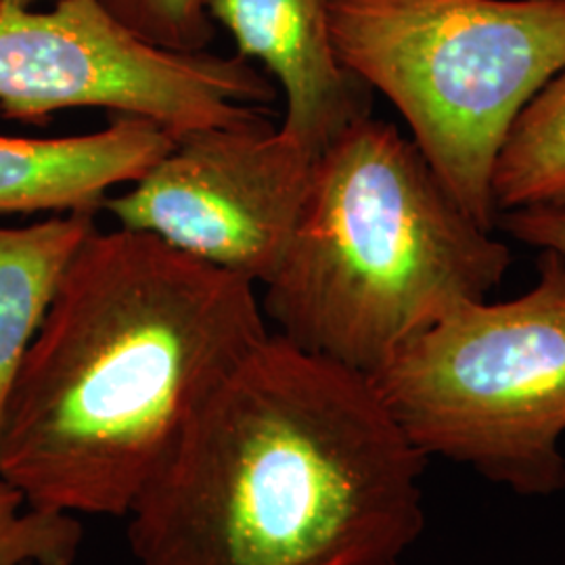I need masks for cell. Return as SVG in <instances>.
Listing matches in <instances>:
<instances>
[{"instance_id": "9", "label": "cell", "mask_w": 565, "mask_h": 565, "mask_svg": "<svg viewBox=\"0 0 565 565\" xmlns=\"http://www.w3.org/2000/svg\"><path fill=\"white\" fill-rule=\"evenodd\" d=\"M172 145L160 126L128 116L76 137L0 135V214L99 212L116 186L139 181Z\"/></svg>"}, {"instance_id": "13", "label": "cell", "mask_w": 565, "mask_h": 565, "mask_svg": "<svg viewBox=\"0 0 565 565\" xmlns=\"http://www.w3.org/2000/svg\"><path fill=\"white\" fill-rule=\"evenodd\" d=\"M145 41L170 51L200 53L212 39L210 0H99Z\"/></svg>"}, {"instance_id": "2", "label": "cell", "mask_w": 565, "mask_h": 565, "mask_svg": "<svg viewBox=\"0 0 565 565\" xmlns=\"http://www.w3.org/2000/svg\"><path fill=\"white\" fill-rule=\"evenodd\" d=\"M427 457L369 375L268 333L124 518L132 565H401Z\"/></svg>"}, {"instance_id": "8", "label": "cell", "mask_w": 565, "mask_h": 565, "mask_svg": "<svg viewBox=\"0 0 565 565\" xmlns=\"http://www.w3.org/2000/svg\"><path fill=\"white\" fill-rule=\"evenodd\" d=\"M333 0H210L207 11L279 86L281 128L321 153L352 121L369 116V88L343 67L331 41Z\"/></svg>"}, {"instance_id": "7", "label": "cell", "mask_w": 565, "mask_h": 565, "mask_svg": "<svg viewBox=\"0 0 565 565\" xmlns=\"http://www.w3.org/2000/svg\"><path fill=\"white\" fill-rule=\"evenodd\" d=\"M319 153L264 118L174 139L139 181L107 195L121 228L264 285L300 218Z\"/></svg>"}, {"instance_id": "10", "label": "cell", "mask_w": 565, "mask_h": 565, "mask_svg": "<svg viewBox=\"0 0 565 565\" xmlns=\"http://www.w3.org/2000/svg\"><path fill=\"white\" fill-rule=\"evenodd\" d=\"M95 228L97 212H65L28 226H0V422L61 279Z\"/></svg>"}, {"instance_id": "4", "label": "cell", "mask_w": 565, "mask_h": 565, "mask_svg": "<svg viewBox=\"0 0 565 565\" xmlns=\"http://www.w3.org/2000/svg\"><path fill=\"white\" fill-rule=\"evenodd\" d=\"M343 67L382 93L452 198L486 226L520 111L565 67V0H333Z\"/></svg>"}, {"instance_id": "11", "label": "cell", "mask_w": 565, "mask_h": 565, "mask_svg": "<svg viewBox=\"0 0 565 565\" xmlns=\"http://www.w3.org/2000/svg\"><path fill=\"white\" fill-rule=\"evenodd\" d=\"M499 216L524 207L565 210V67L513 121L492 172Z\"/></svg>"}, {"instance_id": "14", "label": "cell", "mask_w": 565, "mask_h": 565, "mask_svg": "<svg viewBox=\"0 0 565 565\" xmlns=\"http://www.w3.org/2000/svg\"><path fill=\"white\" fill-rule=\"evenodd\" d=\"M497 226L518 242L557 254L565 263V210L562 207H524L503 212Z\"/></svg>"}, {"instance_id": "1", "label": "cell", "mask_w": 565, "mask_h": 565, "mask_svg": "<svg viewBox=\"0 0 565 565\" xmlns=\"http://www.w3.org/2000/svg\"><path fill=\"white\" fill-rule=\"evenodd\" d=\"M252 281L99 226L67 266L0 422V478L49 513L126 518L270 333Z\"/></svg>"}, {"instance_id": "3", "label": "cell", "mask_w": 565, "mask_h": 565, "mask_svg": "<svg viewBox=\"0 0 565 565\" xmlns=\"http://www.w3.org/2000/svg\"><path fill=\"white\" fill-rule=\"evenodd\" d=\"M509 266L415 142L369 114L319 153L260 303L287 342L373 375L450 308L486 300Z\"/></svg>"}, {"instance_id": "15", "label": "cell", "mask_w": 565, "mask_h": 565, "mask_svg": "<svg viewBox=\"0 0 565 565\" xmlns=\"http://www.w3.org/2000/svg\"><path fill=\"white\" fill-rule=\"evenodd\" d=\"M36 2H42V0H0V9L2 7H34ZM51 2H55V0H51Z\"/></svg>"}, {"instance_id": "6", "label": "cell", "mask_w": 565, "mask_h": 565, "mask_svg": "<svg viewBox=\"0 0 565 565\" xmlns=\"http://www.w3.org/2000/svg\"><path fill=\"white\" fill-rule=\"evenodd\" d=\"M277 88L252 61L145 41L99 0L0 9V111L44 121L107 109L186 132L264 118Z\"/></svg>"}, {"instance_id": "12", "label": "cell", "mask_w": 565, "mask_h": 565, "mask_svg": "<svg viewBox=\"0 0 565 565\" xmlns=\"http://www.w3.org/2000/svg\"><path fill=\"white\" fill-rule=\"evenodd\" d=\"M82 539L78 518L28 505L0 478V565H76Z\"/></svg>"}, {"instance_id": "5", "label": "cell", "mask_w": 565, "mask_h": 565, "mask_svg": "<svg viewBox=\"0 0 565 565\" xmlns=\"http://www.w3.org/2000/svg\"><path fill=\"white\" fill-rule=\"evenodd\" d=\"M385 408L425 457L465 465L520 497L565 490V263L509 302L450 308L373 375Z\"/></svg>"}]
</instances>
